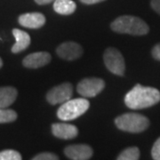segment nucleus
Instances as JSON below:
<instances>
[{
  "mask_svg": "<svg viewBox=\"0 0 160 160\" xmlns=\"http://www.w3.org/2000/svg\"><path fill=\"white\" fill-rule=\"evenodd\" d=\"M160 102V92L154 87L136 85L125 97L126 105L132 109H146Z\"/></svg>",
  "mask_w": 160,
  "mask_h": 160,
  "instance_id": "obj_1",
  "label": "nucleus"
},
{
  "mask_svg": "<svg viewBox=\"0 0 160 160\" xmlns=\"http://www.w3.org/2000/svg\"><path fill=\"white\" fill-rule=\"evenodd\" d=\"M110 27L115 32L132 36L146 35L149 30V26L143 20L132 15H123L117 18Z\"/></svg>",
  "mask_w": 160,
  "mask_h": 160,
  "instance_id": "obj_2",
  "label": "nucleus"
},
{
  "mask_svg": "<svg viewBox=\"0 0 160 160\" xmlns=\"http://www.w3.org/2000/svg\"><path fill=\"white\" fill-rule=\"evenodd\" d=\"M115 124L122 131L139 133L149 127V120L145 116L138 113H126L118 117Z\"/></svg>",
  "mask_w": 160,
  "mask_h": 160,
  "instance_id": "obj_3",
  "label": "nucleus"
},
{
  "mask_svg": "<svg viewBox=\"0 0 160 160\" xmlns=\"http://www.w3.org/2000/svg\"><path fill=\"white\" fill-rule=\"evenodd\" d=\"M90 102L85 98H78L65 102L58 109V118L62 121L74 120L85 114L89 109Z\"/></svg>",
  "mask_w": 160,
  "mask_h": 160,
  "instance_id": "obj_4",
  "label": "nucleus"
},
{
  "mask_svg": "<svg viewBox=\"0 0 160 160\" xmlns=\"http://www.w3.org/2000/svg\"><path fill=\"white\" fill-rule=\"evenodd\" d=\"M105 66L110 72L117 76H124L126 70V63L122 53L113 47L106 49L103 55Z\"/></svg>",
  "mask_w": 160,
  "mask_h": 160,
  "instance_id": "obj_5",
  "label": "nucleus"
},
{
  "mask_svg": "<svg viewBox=\"0 0 160 160\" xmlns=\"http://www.w3.org/2000/svg\"><path fill=\"white\" fill-rule=\"evenodd\" d=\"M105 87V82L101 78H84L81 80L77 90L81 96L85 98L95 97L102 91Z\"/></svg>",
  "mask_w": 160,
  "mask_h": 160,
  "instance_id": "obj_6",
  "label": "nucleus"
},
{
  "mask_svg": "<svg viewBox=\"0 0 160 160\" xmlns=\"http://www.w3.org/2000/svg\"><path fill=\"white\" fill-rule=\"evenodd\" d=\"M73 87L70 83H63L54 86L46 94L47 102L52 105L62 104L72 96Z\"/></svg>",
  "mask_w": 160,
  "mask_h": 160,
  "instance_id": "obj_7",
  "label": "nucleus"
},
{
  "mask_svg": "<svg viewBox=\"0 0 160 160\" xmlns=\"http://www.w3.org/2000/svg\"><path fill=\"white\" fill-rule=\"evenodd\" d=\"M83 48L82 46L75 42H64L62 45L58 46L56 49L57 54L64 60L67 61H73L78 59L83 54Z\"/></svg>",
  "mask_w": 160,
  "mask_h": 160,
  "instance_id": "obj_8",
  "label": "nucleus"
},
{
  "mask_svg": "<svg viewBox=\"0 0 160 160\" xmlns=\"http://www.w3.org/2000/svg\"><path fill=\"white\" fill-rule=\"evenodd\" d=\"M65 155L73 160H86L92 156V149L86 144L69 145L64 149Z\"/></svg>",
  "mask_w": 160,
  "mask_h": 160,
  "instance_id": "obj_9",
  "label": "nucleus"
},
{
  "mask_svg": "<svg viewBox=\"0 0 160 160\" xmlns=\"http://www.w3.org/2000/svg\"><path fill=\"white\" fill-rule=\"evenodd\" d=\"M51 55L46 52H38L30 53L23 59L22 64L24 67L29 69H38L40 67L46 66L50 62Z\"/></svg>",
  "mask_w": 160,
  "mask_h": 160,
  "instance_id": "obj_10",
  "label": "nucleus"
},
{
  "mask_svg": "<svg viewBox=\"0 0 160 160\" xmlns=\"http://www.w3.org/2000/svg\"><path fill=\"white\" fill-rule=\"evenodd\" d=\"M52 132L55 137L62 140H71L77 137L78 134V129L71 124L55 123L52 126Z\"/></svg>",
  "mask_w": 160,
  "mask_h": 160,
  "instance_id": "obj_11",
  "label": "nucleus"
},
{
  "mask_svg": "<svg viewBox=\"0 0 160 160\" xmlns=\"http://www.w3.org/2000/svg\"><path fill=\"white\" fill-rule=\"evenodd\" d=\"M19 23L28 29H39L46 23V17L40 12L23 13L19 19Z\"/></svg>",
  "mask_w": 160,
  "mask_h": 160,
  "instance_id": "obj_12",
  "label": "nucleus"
},
{
  "mask_svg": "<svg viewBox=\"0 0 160 160\" xmlns=\"http://www.w3.org/2000/svg\"><path fill=\"white\" fill-rule=\"evenodd\" d=\"M12 35L16 40L15 44L12 47V52L13 53L20 52L29 47L30 44V37L27 32L19 29H13Z\"/></svg>",
  "mask_w": 160,
  "mask_h": 160,
  "instance_id": "obj_13",
  "label": "nucleus"
},
{
  "mask_svg": "<svg viewBox=\"0 0 160 160\" xmlns=\"http://www.w3.org/2000/svg\"><path fill=\"white\" fill-rule=\"evenodd\" d=\"M18 92L14 87H0V109L7 108L15 102Z\"/></svg>",
  "mask_w": 160,
  "mask_h": 160,
  "instance_id": "obj_14",
  "label": "nucleus"
},
{
  "mask_svg": "<svg viewBox=\"0 0 160 160\" xmlns=\"http://www.w3.org/2000/svg\"><path fill=\"white\" fill-rule=\"evenodd\" d=\"M77 8V5L72 0H55L53 2V10L59 14H72Z\"/></svg>",
  "mask_w": 160,
  "mask_h": 160,
  "instance_id": "obj_15",
  "label": "nucleus"
},
{
  "mask_svg": "<svg viewBox=\"0 0 160 160\" xmlns=\"http://www.w3.org/2000/svg\"><path fill=\"white\" fill-rule=\"evenodd\" d=\"M140 158V149L137 147L127 148L118 157V160H137Z\"/></svg>",
  "mask_w": 160,
  "mask_h": 160,
  "instance_id": "obj_16",
  "label": "nucleus"
},
{
  "mask_svg": "<svg viewBox=\"0 0 160 160\" xmlns=\"http://www.w3.org/2000/svg\"><path fill=\"white\" fill-rule=\"evenodd\" d=\"M17 118V113L12 110L6 108L0 109V124L4 123H11L15 121Z\"/></svg>",
  "mask_w": 160,
  "mask_h": 160,
  "instance_id": "obj_17",
  "label": "nucleus"
},
{
  "mask_svg": "<svg viewBox=\"0 0 160 160\" xmlns=\"http://www.w3.org/2000/svg\"><path fill=\"white\" fill-rule=\"evenodd\" d=\"M22 155L13 149H6L0 152V160H21Z\"/></svg>",
  "mask_w": 160,
  "mask_h": 160,
  "instance_id": "obj_18",
  "label": "nucleus"
},
{
  "mask_svg": "<svg viewBox=\"0 0 160 160\" xmlns=\"http://www.w3.org/2000/svg\"><path fill=\"white\" fill-rule=\"evenodd\" d=\"M33 160H57L59 159L58 156H56L53 153L51 152H44V153H40V154L35 156L32 158Z\"/></svg>",
  "mask_w": 160,
  "mask_h": 160,
  "instance_id": "obj_19",
  "label": "nucleus"
},
{
  "mask_svg": "<svg viewBox=\"0 0 160 160\" xmlns=\"http://www.w3.org/2000/svg\"><path fill=\"white\" fill-rule=\"evenodd\" d=\"M151 156L155 160H160V137L156 141L152 149H151Z\"/></svg>",
  "mask_w": 160,
  "mask_h": 160,
  "instance_id": "obj_20",
  "label": "nucleus"
},
{
  "mask_svg": "<svg viewBox=\"0 0 160 160\" xmlns=\"http://www.w3.org/2000/svg\"><path fill=\"white\" fill-rule=\"evenodd\" d=\"M152 56L154 59L160 61V44H158L152 49Z\"/></svg>",
  "mask_w": 160,
  "mask_h": 160,
  "instance_id": "obj_21",
  "label": "nucleus"
},
{
  "mask_svg": "<svg viewBox=\"0 0 160 160\" xmlns=\"http://www.w3.org/2000/svg\"><path fill=\"white\" fill-rule=\"evenodd\" d=\"M150 6L156 12L160 14V0H151Z\"/></svg>",
  "mask_w": 160,
  "mask_h": 160,
  "instance_id": "obj_22",
  "label": "nucleus"
},
{
  "mask_svg": "<svg viewBox=\"0 0 160 160\" xmlns=\"http://www.w3.org/2000/svg\"><path fill=\"white\" fill-rule=\"evenodd\" d=\"M83 4H86V5H93V4H97L100 2H102L105 0H80Z\"/></svg>",
  "mask_w": 160,
  "mask_h": 160,
  "instance_id": "obj_23",
  "label": "nucleus"
},
{
  "mask_svg": "<svg viewBox=\"0 0 160 160\" xmlns=\"http://www.w3.org/2000/svg\"><path fill=\"white\" fill-rule=\"evenodd\" d=\"M55 0H35V2L37 3V4H38V5H41V6H43V5H47V4H49V3H51V2H54Z\"/></svg>",
  "mask_w": 160,
  "mask_h": 160,
  "instance_id": "obj_24",
  "label": "nucleus"
},
{
  "mask_svg": "<svg viewBox=\"0 0 160 160\" xmlns=\"http://www.w3.org/2000/svg\"><path fill=\"white\" fill-rule=\"evenodd\" d=\"M3 66V62H2V60H1V58H0V68Z\"/></svg>",
  "mask_w": 160,
  "mask_h": 160,
  "instance_id": "obj_25",
  "label": "nucleus"
}]
</instances>
